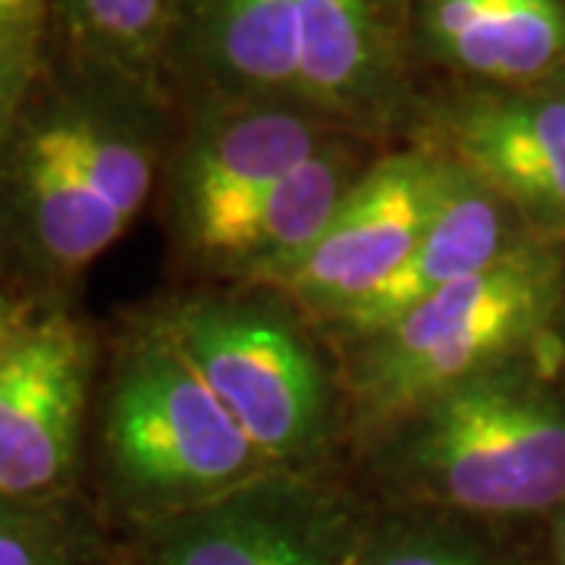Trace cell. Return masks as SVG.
Segmentation results:
<instances>
[{
	"instance_id": "obj_5",
	"label": "cell",
	"mask_w": 565,
	"mask_h": 565,
	"mask_svg": "<svg viewBox=\"0 0 565 565\" xmlns=\"http://www.w3.org/2000/svg\"><path fill=\"white\" fill-rule=\"evenodd\" d=\"M158 327L245 437L280 471H318L337 434V393L318 349L280 296H192Z\"/></svg>"
},
{
	"instance_id": "obj_15",
	"label": "cell",
	"mask_w": 565,
	"mask_h": 565,
	"mask_svg": "<svg viewBox=\"0 0 565 565\" xmlns=\"http://www.w3.org/2000/svg\"><path fill=\"white\" fill-rule=\"evenodd\" d=\"M367 167L352 132L330 136L264 195L223 277L245 289H277L318 245Z\"/></svg>"
},
{
	"instance_id": "obj_10",
	"label": "cell",
	"mask_w": 565,
	"mask_h": 565,
	"mask_svg": "<svg viewBox=\"0 0 565 565\" xmlns=\"http://www.w3.org/2000/svg\"><path fill=\"white\" fill-rule=\"evenodd\" d=\"M430 132V151L484 182L525 226L565 230L563 88L475 85L437 107Z\"/></svg>"
},
{
	"instance_id": "obj_16",
	"label": "cell",
	"mask_w": 565,
	"mask_h": 565,
	"mask_svg": "<svg viewBox=\"0 0 565 565\" xmlns=\"http://www.w3.org/2000/svg\"><path fill=\"white\" fill-rule=\"evenodd\" d=\"M185 0H61L79 54L104 79L151 95L180 35Z\"/></svg>"
},
{
	"instance_id": "obj_23",
	"label": "cell",
	"mask_w": 565,
	"mask_h": 565,
	"mask_svg": "<svg viewBox=\"0 0 565 565\" xmlns=\"http://www.w3.org/2000/svg\"><path fill=\"white\" fill-rule=\"evenodd\" d=\"M553 85H556V88H563V92H565V70H563V73H559V79L553 82Z\"/></svg>"
},
{
	"instance_id": "obj_11",
	"label": "cell",
	"mask_w": 565,
	"mask_h": 565,
	"mask_svg": "<svg viewBox=\"0 0 565 565\" xmlns=\"http://www.w3.org/2000/svg\"><path fill=\"white\" fill-rule=\"evenodd\" d=\"M396 0H299L302 104L345 132H374L405 117Z\"/></svg>"
},
{
	"instance_id": "obj_2",
	"label": "cell",
	"mask_w": 565,
	"mask_h": 565,
	"mask_svg": "<svg viewBox=\"0 0 565 565\" xmlns=\"http://www.w3.org/2000/svg\"><path fill=\"white\" fill-rule=\"evenodd\" d=\"M563 302V262L527 236L497 264L440 289L399 321L345 345V393L377 434L487 367L527 355Z\"/></svg>"
},
{
	"instance_id": "obj_7",
	"label": "cell",
	"mask_w": 565,
	"mask_h": 565,
	"mask_svg": "<svg viewBox=\"0 0 565 565\" xmlns=\"http://www.w3.org/2000/svg\"><path fill=\"white\" fill-rule=\"evenodd\" d=\"M337 132L296 104L211 102L182 141L170 204L192 262L223 274L264 195Z\"/></svg>"
},
{
	"instance_id": "obj_22",
	"label": "cell",
	"mask_w": 565,
	"mask_h": 565,
	"mask_svg": "<svg viewBox=\"0 0 565 565\" xmlns=\"http://www.w3.org/2000/svg\"><path fill=\"white\" fill-rule=\"evenodd\" d=\"M553 559L556 565H565V505L556 512V522H553Z\"/></svg>"
},
{
	"instance_id": "obj_24",
	"label": "cell",
	"mask_w": 565,
	"mask_h": 565,
	"mask_svg": "<svg viewBox=\"0 0 565 565\" xmlns=\"http://www.w3.org/2000/svg\"><path fill=\"white\" fill-rule=\"evenodd\" d=\"M396 3H399V7H405V3H408V0H396Z\"/></svg>"
},
{
	"instance_id": "obj_9",
	"label": "cell",
	"mask_w": 565,
	"mask_h": 565,
	"mask_svg": "<svg viewBox=\"0 0 565 565\" xmlns=\"http://www.w3.org/2000/svg\"><path fill=\"white\" fill-rule=\"evenodd\" d=\"M95 345L66 315H44L0 359V500L54 503L73 481Z\"/></svg>"
},
{
	"instance_id": "obj_1",
	"label": "cell",
	"mask_w": 565,
	"mask_h": 565,
	"mask_svg": "<svg viewBox=\"0 0 565 565\" xmlns=\"http://www.w3.org/2000/svg\"><path fill=\"white\" fill-rule=\"evenodd\" d=\"M374 437L393 503L484 525L565 505V399L525 355L430 396Z\"/></svg>"
},
{
	"instance_id": "obj_4",
	"label": "cell",
	"mask_w": 565,
	"mask_h": 565,
	"mask_svg": "<svg viewBox=\"0 0 565 565\" xmlns=\"http://www.w3.org/2000/svg\"><path fill=\"white\" fill-rule=\"evenodd\" d=\"M117 102L44 107L13 148V217L51 277H76L136 223L158 177L148 122ZM145 95V92H136Z\"/></svg>"
},
{
	"instance_id": "obj_18",
	"label": "cell",
	"mask_w": 565,
	"mask_h": 565,
	"mask_svg": "<svg viewBox=\"0 0 565 565\" xmlns=\"http://www.w3.org/2000/svg\"><path fill=\"white\" fill-rule=\"evenodd\" d=\"M102 553L98 527L63 500H0V565H98Z\"/></svg>"
},
{
	"instance_id": "obj_21",
	"label": "cell",
	"mask_w": 565,
	"mask_h": 565,
	"mask_svg": "<svg viewBox=\"0 0 565 565\" xmlns=\"http://www.w3.org/2000/svg\"><path fill=\"white\" fill-rule=\"evenodd\" d=\"M47 0H0V41L35 39V22Z\"/></svg>"
},
{
	"instance_id": "obj_19",
	"label": "cell",
	"mask_w": 565,
	"mask_h": 565,
	"mask_svg": "<svg viewBox=\"0 0 565 565\" xmlns=\"http://www.w3.org/2000/svg\"><path fill=\"white\" fill-rule=\"evenodd\" d=\"M32 39L0 41V141L17 122L22 95L32 73Z\"/></svg>"
},
{
	"instance_id": "obj_6",
	"label": "cell",
	"mask_w": 565,
	"mask_h": 565,
	"mask_svg": "<svg viewBox=\"0 0 565 565\" xmlns=\"http://www.w3.org/2000/svg\"><path fill=\"white\" fill-rule=\"evenodd\" d=\"M371 505L318 471H267L211 503L132 527V565H355Z\"/></svg>"
},
{
	"instance_id": "obj_8",
	"label": "cell",
	"mask_w": 565,
	"mask_h": 565,
	"mask_svg": "<svg viewBox=\"0 0 565 565\" xmlns=\"http://www.w3.org/2000/svg\"><path fill=\"white\" fill-rule=\"evenodd\" d=\"M449 161L427 145L374 158L302 264L270 289L318 327L374 296L412 255L444 202Z\"/></svg>"
},
{
	"instance_id": "obj_3",
	"label": "cell",
	"mask_w": 565,
	"mask_h": 565,
	"mask_svg": "<svg viewBox=\"0 0 565 565\" xmlns=\"http://www.w3.org/2000/svg\"><path fill=\"white\" fill-rule=\"evenodd\" d=\"M104 456L110 493L132 527L199 509L280 471L154 321L114 367Z\"/></svg>"
},
{
	"instance_id": "obj_17",
	"label": "cell",
	"mask_w": 565,
	"mask_h": 565,
	"mask_svg": "<svg viewBox=\"0 0 565 565\" xmlns=\"http://www.w3.org/2000/svg\"><path fill=\"white\" fill-rule=\"evenodd\" d=\"M355 565H505L484 522L390 503L371 509Z\"/></svg>"
},
{
	"instance_id": "obj_14",
	"label": "cell",
	"mask_w": 565,
	"mask_h": 565,
	"mask_svg": "<svg viewBox=\"0 0 565 565\" xmlns=\"http://www.w3.org/2000/svg\"><path fill=\"white\" fill-rule=\"evenodd\" d=\"M180 29L211 102L305 107L299 0H185Z\"/></svg>"
},
{
	"instance_id": "obj_20",
	"label": "cell",
	"mask_w": 565,
	"mask_h": 565,
	"mask_svg": "<svg viewBox=\"0 0 565 565\" xmlns=\"http://www.w3.org/2000/svg\"><path fill=\"white\" fill-rule=\"evenodd\" d=\"M35 321H39L35 318V305L29 302L25 296L0 289V359L10 352V345L17 343Z\"/></svg>"
},
{
	"instance_id": "obj_12",
	"label": "cell",
	"mask_w": 565,
	"mask_h": 565,
	"mask_svg": "<svg viewBox=\"0 0 565 565\" xmlns=\"http://www.w3.org/2000/svg\"><path fill=\"white\" fill-rule=\"evenodd\" d=\"M522 226V217L500 195L449 161L444 202L403 267L374 296L323 330L343 345L362 343L446 286L500 262L527 239Z\"/></svg>"
},
{
	"instance_id": "obj_13",
	"label": "cell",
	"mask_w": 565,
	"mask_h": 565,
	"mask_svg": "<svg viewBox=\"0 0 565 565\" xmlns=\"http://www.w3.org/2000/svg\"><path fill=\"white\" fill-rule=\"evenodd\" d=\"M427 61L487 88L553 85L565 70V0H408Z\"/></svg>"
}]
</instances>
